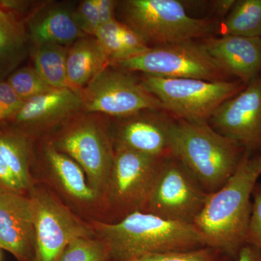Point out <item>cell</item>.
<instances>
[{
	"instance_id": "cell-29",
	"label": "cell",
	"mask_w": 261,
	"mask_h": 261,
	"mask_svg": "<svg viewBox=\"0 0 261 261\" xmlns=\"http://www.w3.org/2000/svg\"><path fill=\"white\" fill-rule=\"evenodd\" d=\"M247 245L261 250V182H257L252 193V208L247 233Z\"/></svg>"
},
{
	"instance_id": "cell-19",
	"label": "cell",
	"mask_w": 261,
	"mask_h": 261,
	"mask_svg": "<svg viewBox=\"0 0 261 261\" xmlns=\"http://www.w3.org/2000/svg\"><path fill=\"white\" fill-rule=\"evenodd\" d=\"M31 36L37 46L53 44L65 46L86 37L73 13L63 9L49 12L42 20L32 24Z\"/></svg>"
},
{
	"instance_id": "cell-12",
	"label": "cell",
	"mask_w": 261,
	"mask_h": 261,
	"mask_svg": "<svg viewBox=\"0 0 261 261\" xmlns=\"http://www.w3.org/2000/svg\"><path fill=\"white\" fill-rule=\"evenodd\" d=\"M211 126L245 152L261 149V75L216 110ZM209 123V122H208Z\"/></svg>"
},
{
	"instance_id": "cell-22",
	"label": "cell",
	"mask_w": 261,
	"mask_h": 261,
	"mask_svg": "<svg viewBox=\"0 0 261 261\" xmlns=\"http://www.w3.org/2000/svg\"><path fill=\"white\" fill-rule=\"evenodd\" d=\"M37 47L34 58V69L53 88L73 90L67 71L68 49L65 46L53 44Z\"/></svg>"
},
{
	"instance_id": "cell-3",
	"label": "cell",
	"mask_w": 261,
	"mask_h": 261,
	"mask_svg": "<svg viewBox=\"0 0 261 261\" xmlns=\"http://www.w3.org/2000/svg\"><path fill=\"white\" fill-rule=\"evenodd\" d=\"M245 150L209 123L176 120L174 157L207 194L217 191L236 171Z\"/></svg>"
},
{
	"instance_id": "cell-9",
	"label": "cell",
	"mask_w": 261,
	"mask_h": 261,
	"mask_svg": "<svg viewBox=\"0 0 261 261\" xmlns=\"http://www.w3.org/2000/svg\"><path fill=\"white\" fill-rule=\"evenodd\" d=\"M51 144L80 165L102 200L115 154L113 140L104 123L92 116L75 118Z\"/></svg>"
},
{
	"instance_id": "cell-8",
	"label": "cell",
	"mask_w": 261,
	"mask_h": 261,
	"mask_svg": "<svg viewBox=\"0 0 261 261\" xmlns=\"http://www.w3.org/2000/svg\"><path fill=\"white\" fill-rule=\"evenodd\" d=\"M34 247L32 261H60L68 244L78 238L96 236L87 224L44 187H33Z\"/></svg>"
},
{
	"instance_id": "cell-30",
	"label": "cell",
	"mask_w": 261,
	"mask_h": 261,
	"mask_svg": "<svg viewBox=\"0 0 261 261\" xmlns=\"http://www.w3.org/2000/svg\"><path fill=\"white\" fill-rule=\"evenodd\" d=\"M24 102L8 82H0V123L11 118L13 119Z\"/></svg>"
},
{
	"instance_id": "cell-5",
	"label": "cell",
	"mask_w": 261,
	"mask_h": 261,
	"mask_svg": "<svg viewBox=\"0 0 261 261\" xmlns=\"http://www.w3.org/2000/svg\"><path fill=\"white\" fill-rule=\"evenodd\" d=\"M142 84L179 121L208 123L221 105L240 93V81L208 82L197 79H168L145 75Z\"/></svg>"
},
{
	"instance_id": "cell-11",
	"label": "cell",
	"mask_w": 261,
	"mask_h": 261,
	"mask_svg": "<svg viewBox=\"0 0 261 261\" xmlns=\"http://www.w3.org/2000/svg\"><path fill=\"white\" fill-rule=\"evenodd\" d=\"M114 147V160L102 196V207L116 218V222L140 211L161 160L125 147Z\"/></svg>"
},
{
	"instance_id": "cell-27",
	"label": "cell",
	"mask_w": 261,
	"mask_h": 261,
	"mask_svg": "<svg viewBox=\"0 0 261 261\" xmlns=\"http://www.w3.org/2000/svg\"><path fill=\"white\" fill-rule=\"evenodd\" d=\"M121 22L114 19L102 25L94 35L109 58L111 64L130 58L129 51L121 37Z\"/></svg>"
},
{
	"instance_id": "cell-20",
	"label": "cell",
	"mask_w": 261,
	"mask_h": 261,
	"mask_svg": "<svg viewBox=\"0 0 261 261\" xmlns=\"http://www.w3.org/2000/svg\"><path fill=\"white\" fill-rule=\"evenodd\" d=\"M27 33L23 23L10 12L0 9V77L23 59Z\"/></svg>"
},
{
	"instance_id": "cell-28",
	"label": "cell",
	"mask_w": 261,
	"mask_h": 261,
	"mask_svg": "<svg viewBox=\"0 0 261 261\" xmlns=\"http://www.w3.org/2000/svg\"><path fill=\"white\" fill-rule=\"evenodd\" d=\"M226 253L208 246L187 250L149 254L132 261H233Z\"/></svg>"
},
{
	"instance_id": "cell-18",
	"label": "cell",
	"mask_w": 261,
	"mask_h": 261,
	"mask_svg": "<svg viewBox=\"0 0 261 261\" xmlns=\"http://www.w3.org/2000/svg\"><path fill=\"white\" fill-rule=\"evenodd\" d=\"M110 65L109 58L95 37L81 38L72 44L67 55V71L72 89L81 94Z\"/></svg>"
},
{
	"instance_id": "cell-14",
	"label": "cell",
	"mask_w": 261,
	"mask_h": 261,
	"mask_svg": "<svg viewBox=\"0 0 261 261\" xmlns=\"http://www.w3.org/2000/svg\"><path fill=\"white\" fill-rule=\"evenodd\" d=\"M34 210L30 195L0 190V249L18 261L34 255Z\"/></svg>"
},
{
	"instance_id": "cell-13",
	"label": "cell",
	"mask_w": 261,
	"mask_h": 261,
	"mask_svg": "<svg viewBox=\"0 0 261 261\" xmlns=\"http://www.w3.org/2000/svg\"><path fill=\"white\" fill-rule=\"evenodd\" d=\"M159 111L126 118L117 128L115 147H125L156 159L174 157L176 120Z\"/></svg>"
},
{
	"instance_id": "cell-10",
	"label": "cell",
	"mask_w": 261,
	"mask_h": 261,
	"mask_svg": "<svg viewBox=\"0 0 261 261\" xmlns=\"http://www.w3.org/2000/svg\"><path fill=\"white\" fill-rule=\"evenodd\" d=\"M81 97L86 111L119 118L163 110L161 102L141 81L110 65L81 91Z\"/></svg>"
},
{
	"instance_id": "cell-21",
	"label": "cell",
	"mask_w": 261,
	"mask_h": 261,
	"mask_svg": "<svg viewBox=\"0 0 261 261\" xmlns=\"http://www.w3.org/2000/svg\"><path fill=\"white\" fill-rule=\"evenodd\" d=\"M216 32L221 37H261V0L235 1Z\"/></svg>"
},
{
	"instance_id": "cell-7",
	"label": "cell",
	"mask_w": 261,
	"mask_h": 261,
	"mask_svg": "<svg viewBox=\"0 0 261 261\" xmlns=\"http://www.w3.org/2000/svg\"><path fill=\"white\" fill-rule=\"evenodd\" d=\"M110 65L161 78L230 81V76L216 64L202 44L194 40L152 47L140 56Z\"/></svg>"
},
{
	"instance_id": "cell-26",
	"label": "cell",
	"mask_w": 261,
	"mask_h": 261,
	"mask_svg": "<svg viewBox=\"0 0 261 261\" xmlns=\"http://www.w3.org/2000/svg\"><path fill=\"white\" fill-rule=\"evenodd\" d=\"M7 82L24 101L55 89L34 68H20L12 73Z\"/></svg>"
},
{
	"instance_id": "cell-6",
	"label": "cell",
	"mask_w": 261,
	"mask_h": 261,
	"mask_svg": "<svg viewBox=\"0 0 261 261\" xmlns=\"http://www.w3.org/2000/svg\"><path fill=\"white\" fill-rule=\"evenodd\" d=\"M209 194L176 157L161 160L140 211L193 224Z\"/></svg>"
},
{
	"instance_id": "cell-31",
	"label": "cell",
	"mask_w": 261,
	"mask_h": 261,
	"mask_svg": "<svg viewBox=\"0 0 261 261\" xmlns=\"http://www.w3.org/2000/svg\"><path fill=\"white\" fill-rule=\"evenodd\" d=\"M0 190L15 193L25 194L21 184L15 177L14 173L10 170L3 156L0 154Z\"/></svg>"
},
{
	"instance_id": "cell-15",
	"label": "cell",
	"mask_w": 261,
	"mask_h": 261,
	"mask_svg": "<svg viewBox=\"0 0 261 261\" xmlns=\"http://www.w3.org/2000/svg\"><path fill=\"white\" fill-rule=\"evenodd\" d=\"M201 44L228 76L237 77L245 85L260 76L261 37H209L203 39Z\"/></svg>"
},
{
	"instance_id": "cell-4",
	"label": "cell",
	"mask_w": 261,
	"mask_h": 261,
	"mask_svg": "<svg viewBox=\"0 0 261 261\" xmlns=\"http://www.w3.org/2000/svg\"><path fill=\"white\" fill-rule=\"evenodd\" d=\"M127 25L147 43L156 46L207 38L218 23L208 18H195L178 0H128L123 4Z\"/></svg>"
},
{
	"instance_id": "cell-1",
	"label": "cell",
	"mask_w": 261,
	"mask_h": 261,
	"mask_svg": "<svg viewBox=\"0 0 261 261\" xmlns=\"http://www.w3.org/2000/svg\"><path fill=\"white\" fill-rule=\"evenodd\" d=\"M261 176V154L244 152L236 171L224 186L209 194L194 221L206 246L236 259L247 245L252 193Z\"/></svg>"
},
{
	"instance_id": "cell-25",
	"label": "cell",
	"mask_w": 261,
	"mask_h": 261,
	"mask_svg": "<svg viewBox=\"0 0 261 261\" xmlns=\"http://www.w3.org/2000/svg\"><path fill=\"white\" fill-rule=\"evenodd\" d=\"M60 261H113L106 244L97 236L78 238L68 244Z\"/></svg>"
},
{
	"instance_id": "cell-24",
	"label": "cell",
	"mask_w": 261,
	"mask_h": 261,
	"mask_svg": "<svg viewBox=\"0 0 261 261\" xmlns=\"http://www.w3.org/2000/svg\"><path fill=\"white\" fill-rule=\"evenodd\" d=\"M117 3L113 0H85L73 13L75 21L85 35L94 37L98 29L114 20Z\"/></svg>"
},
{
	"instance_id": "cell-17",
	"label": "cell",
	"mask_w": 261,
	"mask_h": 261,
	"mask_svg": "<svg viewBox=\"0 0 261 261\" xmlns=\"http://www.w3.org/2000/svg\"><path fill=\"white\" fill-rule=\"evenodd\" d=\"M82 108L81 94L55 89L24 102L13 119L22 126L44 128L58 123Z\"/></svg>"
},
{
	"instance_id": "cell-23",
	"label": "cell",
	"mask_w": 261,
	"mask_h": 261,
	"mask_svg": "<svg viewBox=\"0 0 261 261\" xmlns=\"http://www.w3.org/2000/svg\"><path fill=\"white\" fill-rule=\"evenodd\" d=\"M0 154L25 192L31 191L34 185L25 136L15 132L0 133Z\"/></svg>"
},
{
	"instance_id": "cell-16",
	"label": "cell",
	"mask_w": 261,
	"mask_h": 261,
	"mask_svg": "<svg viewBox=\"0 0 261 261\" xmlns=\"http://www.w3.org/2000/svg\"><path fill=\"white\" fill-rule=\"evenodd\" d=\"M44 156L51 181L66 198L81 207H102V197L89 185L78 163L51 143L46 145Z\"/></svg>"
},
{
	"instance_id": "cell-33",
	"label": "cell",
	"mask_w": 261,
	"mask_h": 261,
	"mask_svg": "<svg viewBox=\"0 0 261 261\" xmlns=\"http://www.w3.org/2000/svg\"><path fill=\"white\" fill-rule=\"evenodd\" d=\"M211 3L213 11L219 17L225 18L233 8L235 0H216Z\"/></svg>"
},
{
	"instance_id": "cell-32",
	"label": "cell",
	"mask_w": 261,
	"mask_h": 261,
	"mask_svg": "<svg viewBox=\"0 0 261 261\" xmlns=\"http://www.w3.org/2000/svg\"><path fill=\"white\" fill-rule=\"evenodd\" d=\"M233 261H261V250L251 245H246Z\"/></svg>"
},
{
	"instance_id": "cell-2",
	"label": "cell",
	"mask_w": 261,
	"mask_h": 261,
	"mask_svg": "<svg viewBox=\"0 0 261 261\" xmlns=\"http://www.w3.org/2000/svg\"><path fill=\"white\" fill-rule=\"evenodd\" d=\"M96 236L107 245L113 261H132L149 254L206 247L195 226L137 211L116 222L94 220Z\"/></svg>"
}]
</instances>
